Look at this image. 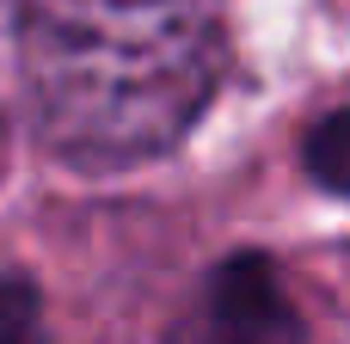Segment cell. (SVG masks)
Instances as JSON below:
<instances>
[{"instance_id":"obj_3","label":"cell","mask_w":350,"mask_h":344,"mask_svg":"<svg viewBox=\"0 0 350 344\" xmlns=\"http://www.w3.org/2000/svg\"><path fill=\"white\" fill-rule=\"evenodd\" d=\"M301 166H308V178H314L320 191L350 197V111H332V117H320V123L308 129Z\"/></svg>"},{"instance_id":"obj_2","label":"cell","mask_w":350,"mask_h":344,"mask_svg":"<svg viewBox=\"0 0 350 344\" xmlns=\"http://www.w3.org/2000/svg\"><path fill=\"white\" fill-rule=\"evenodd\" d=\"M172 344H308V320L271 252H228L197 283Z\"/></svg>"},{"instance_id":"obj_4","label":"cell","mask_w":350,"mask_h":344,"mask_svg":"<svg viewBox=\"0 0 350 344\" xmlns=\"http://www.w3.org/2000/svg\"><path fill=\"white\" fill-rule=\"evenodd\" d=\"M0 344H49L43 295L25 271H0Z\"/></svg>"},{"instance_id":"obj_1","label":"cell","mask_w":350,"mask_h":344,"mask_svg":"<svg viewBox=\"0 0 350 344\" xmlns=\"http://www.w3.org/2000/svg\"><path fill=\"white\" fill-rule=\"evenodd\" d=\"M18 74L62 166H148L221 92L228 0H18Z\"/></svg>"}]
</instances>
